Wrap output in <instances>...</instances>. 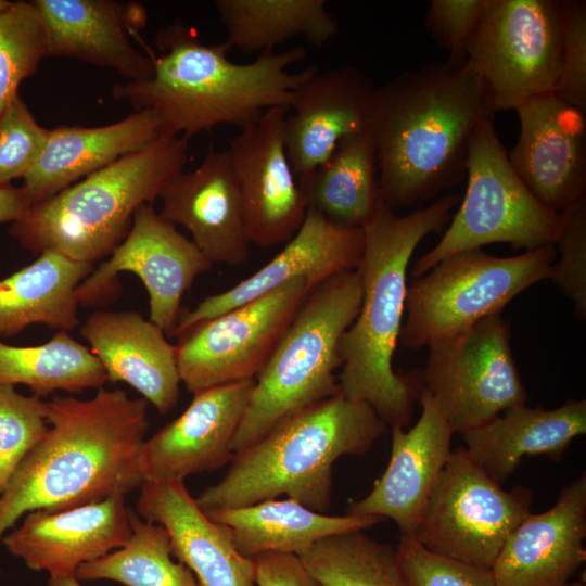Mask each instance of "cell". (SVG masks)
I'll list each match as a JSON object with an SVG mask.
<instances>
[{"mask_svg":"<svg viewBox=\"0 0 586 586\" xmlns=\"http://www.w3.org/2000/svg\"><path fill=\"white\" fill-rule=\"evenodd\" d=\"M156 46L161 53L152 58L151 76L115 82L112 95L136 111L152 112L162 135L186 139L219 124L243 128L269 107H289L293 91L318 71L315 65L289 71L306 55L300 46L264 50L251 63H234L226 41L203 44L180 22L160 30Z\"/></svg>","mask_w":586,"mask_h":586,"instance_id":"4","label":"cell"},{"mask_svg":"<svg viewBox=\"0 0 586 586\" xmlns=\"http://www.w3.org/2000/svg\"><path fill=\"white\" fill-rule=\"evenodd\" d=\"M555 246L498 257L473 249L450 255L407 286L398 344L419 349L501 315L527 288L548 279Z\"/></svg>","mask_w":586,"mask_h":586,"instance_id":"9","label":"cell"},{"mask_svg":"<svg viewBox=\"0 0 586 586\" xmlns=\"http://www.w3.org/2000/svg\"><path fill=\"white\" fill-rule=\"evenodd\" d=\"M44 31L46 56H63L109 67L127 80L153 72L151 55L131 41L146 23L143 5L113 0H34Z\"/></svg>","mask_w":586,"mask_h":586,"instance_id":"22","label":"cell"},{"mask_svg":"<svg viewBox=\"0 0 586 586\" xmlns=\"http://www.w3.org/2000/svg\"><path fill=\"white\" fill-rule=\"evenodd\" d=\"M127 543L76 570L80 582L112 581L125 586H201L194 574L175 561L167 531L131 510Z\"/></svg>","mask_w":586,"mask_h":586,"instance_id":"34","label":"cell"},{"mask_svg":"<svg viewBox=\"0 0 586 586\" xmlns=\"http://www.w3.org/2000/svg\"><path fill=\"white\" fill-rule=\"evenodd\" d=\"M46 56L40 16L31 1H14L0 16V115Z\"/></svg>","mask_w":586,"mask_h":586,"instance_id":"36","label":"cell"},{"mask_svg":"<svg viewBox=\"0 0 586 586\" xmlns=\"http://www.w3.org/2000/svg\"><path fill=\"white\" fill-rule=\"evenodd\" d=\"M532 502L530 489H504L464 447L456 448L410 538L438 556L491 569L509 534L531 512Z\"/></svg>","mask_w":586,"mask_h":586,"instance_id":"11","label":"cell"},{"mask_svg":"<svg viewBox=\"0 0 586 586\" xmlns=\"http://www.w3.org/2000/svg\"><path fill=\"white\" fill-rule=\"evenodd\" d=\"M212 265L191 239L165 220L153 204H144L135 213L128 234L110 258L77 286L76 300L86 307L106 304L119 292V273L132 272L148 291L149 320L171 336L184 292Z\"/></svg>","mask_w":586,"mask_h":586,"instance_id":"14","label":"cell"},{"mask_svg":"<svg viewBox=\"0 0 586 586\" xmlns=\"http://www.w3.org/2000/svg\"><path fill=\"white\" fill-rule=\"evenodd\" d=\"M49 129L40 126L17 93L0 115V184L24 178L43 151Z\"/></svg>","mask_w":586,"mask_h":586,"instance_id":"38","label":"cell"},{"mask_svg":"<svg viewBox=\"0 0 586 586\" xmlns=\"http://www.w3.org/2000/svg\"><path fill=\"white\" fill-rule=\"evenodd\" d=\"M110 382H124L165 415L178 403L176 347L164 331L133 310H97L80 328Z\"/></svg>","mask_w":586,"mask_h":586,"instance_id":"26","label":"cell"},{"mask_svg":"<svg viewBox=\"0 0 586 586\" xmlns=\"http://www.w3.org/2000/svg\"><path fill=\"white\" fill-rule=\"evenodd\" d=\"M93 265L47 251L26 267L0 280V339L34 323L69 331L78 323L75 291Z\"/></svg>","mask_w":586,"mask_h":586,"instance_id":"30","label":"cell"},{"mask_svg":"<svg viewBox=\"0 0 586 586\" xmlns=\"http://www.w3.org/2000/svg\"><path fill=\"white\" fill-rule=\"evenodd\" d=\"M421 379L458 434L524 405L527 398L510 346V324L501 315L429 346Z\"/></svg>","mask_w":586,"mask_h":586,"instance_id":"12","label":"cell"},{"mask_svg":"<svg viewBox=\"0 0 586 586\" xmlns=\"http://www.w3.org/2000/svg\"><path fill=\"white\" fill-rule=\"evenodd\" d=\"M563 586H586V583L584 581H570Z\"/></svg>","mask_w":586,"mask_h":586,"instance_id":"47","label":"cell"},{"mask_svg":"<svg viewBox=\"0 0 586 586\" xmlns=\"http://www.w3.org/2000/svg\"><path fill=\"white\" fill-rule=\"evenodd\" d=\"M559 259L548 279L566 295L578 319L586 318V199L560 213Z\"/></svg>","mask_w":586,"mask_h":586,"instance_id":"39","label":"cell"},{"mask_svg":"<svg viewBox=\"0 0 586 586\" xmlns=\"http://www.w3.org/2000/svg\"><path fill=\"white\" fill-rule=\"evenodd\" d=\"M215 7L226 42L244 53L270 50L296 36L321 47L339 31L324 0H217Z\"/></svg>","mask_w":586,"mask_h":586,"instance_id":"32","label":"cell"},{"mask_svg":"<svg viewBox=\"0 0 586 586\" xmlns=\"http://www.w3.org/2000/svg\"><path fill=\"white\" fill-rule=\"evenodd\" d=\"M107 375L98 358L67 331L35 346H13L0 339V384H23L34 395L100 388Z\"/></svg>","mask_w":586,"mask_h":586,"instance_id":"33","label":"cell"},{"mask_svg":"<svg viewBox=\"0 0 586 586\" xmlns=\"http://www.w3.org/2000/svg\"><path fill=\"white\" fill-rule=\"evenodd\" d=\"M561 26V61L553 93L586 112V2L557 0Z\"/></svg>","mask_w":586,"mask_h":586,"instance_id":"41","label":"cell"},{"mask_svg":"<svg viewBox=\"0 0 586 586\" xmlns=\"http://www.w3.org/2000/svg\"><path fill=\"white\" fill-rule=\"evenodd\" d=\"M586 433V400L570 399L546 410L525 404L461 434L473 461L501 485L524 456L545 455L559 461L577 436Z\"/></svg>","mask_w":586,"mask_h":586,"instance_id":"28","label":"cell"},{"mask_svg":"<svg viewBox=\"0 0 586 586\" xmlns=\"http://www.w3.org/2000/svg\"><path fill=\"white\" fill-rule=\"evenodd\" d=\"M204 513L227 526L238 551L250 559L266 552L301 555L324 537L383 521L375 515L320 513L289 497Z\"/></svg>","mask_w":586,"mask_h":586,"instance_id":"29","label":"cell"},{"mask_svg":"<svg viewBox=\"0 0 586 586\" xmlns=\"http://www.w3.org/2000/svg\"><path fill=\"white\" fill-rule=\"evenodd\" d=\"M254 383L250 379L194 394L179 417L145 440L140 456L144 482H184L231 461V444Z\"/></svg>","mask_w":586,"mask_h":586,"instance_id":"17","label":"cell"},{"mask_svg":"<svg viewBox=\"0 0 586 586\" xmlns=\"http://www.w3.org/2000/svg\"><path fill=\"white\" fill-rule=\"evenodd\" d=\"M485 114L484 87L466 62L426 64L375 88L370 126L382 200L408 207L458 184Z\"/></svg>","mask_w":586,"mask_h":586,"instance_id":"2","label":"cell"},{"mask_svg":"<svg viewBox=\"0 0 586 586\" xmlns=\"http://www.w3.org/2000/svg\"><path fill=\"white\" fill-rule=\"evenodd\" d=\"M361 295L357 270L336 273L309 291L255 377L231 444L233 454L291 416L340 393V343L359 313Z\"/></svg>","mask_w":586,"mask_h":586,"instance_id":"7","label":"cell"},{"mask_svg":"<svg viewBox=\"0 0 586 586\" xmlns=\"http://www.w3.org/2000/svg\"><path fill=\"white\" fill-rule=\"evenodd\" d=\"M130 517L124 495L63 511L35 510L8 531L1 544L29 570L75 574L81 564L127 543Z\"/></svg>","mask_w":586,"mask_h":586,"instance_id":"20","label":"cell"},{"mask_svg":"<svg viewBox=\"0 0 586 586\" xmlns=\"http://www.w3.org/2000/svg\"><path fill=\"white\" fill-rule=\"evenodd\" d=\"M297 182L307 207L336 226L362 229L381 198L371 126L343 138L322 165Z\"/></svg>","mask_w":586,"mask_h":586,"instance_id":"31","label":"cell"},{"mask_svg":"<svg viewBox=\"0 0 586 586\" xmlns=\"http://www.w3.org/2000/svg\"><path fill=\"white\" fill-rule=\"evenodd\" d=\"M515 111L520 131L508 160L526 188L557 214L586 199V112L553 92Z\"/></svg>","mask_w":586,"mask_h":586,"instance_id":"16","label":"cell"},{"mask_svg":"<svg viewBox=\"0 0 586 586\" xmlns=\"http://www.w3.org/2000/svg\"><path fill=\"white\" fill-rule=\"evenodd\" d=\"M467 189L441 240L413 264L418 278L442 259L491 243L514 250L555 246L560 214L544 206L518 177L500 142L492 114L483 115L470 139Z\"/></svg>","mask_w":586,"mask_h":586,"instance_id":"8","label":"cell"},{"mask_svg":"<svg viewBox=\"0 0 586 586\" xmlns=\"http://www.w3.org/2000/svg\"><path fill=\"white\" fill-rule=\"evenodd\" d=\"M561 44L557 0H488L466 56L488 111L515 110L553 92Z\"/></svg>","mask_w":586,"mask_h":586,"instance_id":"10","label":"cell"},{"mask_svg":"<svg viewBox=\"0 0 586 586\" xmlns=\"http://www.w3.org/2000/svg\"><path fill=\"white\" fill-rule=\"evenodd\" d=\"M288 112L286 106L267 109L241 128L226 150L240 191L250 243L262 249L290 241L308 208L285 149Z\"/></svg>","mask_w":586,"mask_h":586,"instance_id":"15","label":"cell"},{"mask_svg":"<svg viewBox=\"0 0 586 586\" xmlns=\"http://www.w3.org/2000/svg\"><path fill=\"white\" fill-rule=\"evenodd\" d=\"M187 162L188 139L161 135L143 149L31 204L11 222L10 234L35 254L52 251L93 265L126 238L137 209L153 204Z\"/></svg>","mask_w":586,"mask_h":586,"instance_id":"6","label":"cell"},{"mask_svg":"<svg viewBox=\"0 0 586 586\" xmlns=\"http://www.w3.org/2000/svg\"><path fill=\"white\" fill-rule=\"evenodd\" d=\"M586 474L556 504L528 513L509 534L491 571L497 586H563L586 560Z\"/></svg>","mask_w":586,"mask_h":586,"instance_id":"23","label":"cell"},{"mask_svg":"<svg viewBox=\"0 0 586 586\" xmlns=\"http://www.w3.org/2000/svg\"><path fill=\"white\" fill-rule=\"evenodd\" d=\"M252 560L256 586H323L298 555L266 552Z\"/></svg>","mask_w":586,"mask_h":586,"instance_id":"43","label":"cell"},{"mask_svg":"<svg viewBox=\"0 0 586 586\" xmlns=\"http://www.w3.org/2000/svg\"><path fill=\"white\" fill-rule=\"evenodd\" d=\"M488 0H432L426 25L450 63L466 62L470 42L480 25Z\"/></svg>","mask_w":586,"mask_h":586,"instance_id":"42","label":"cell"},{"mask_svg":"<svg viewBox=\"0 0 586 586\" xmlns=\"http://www.w3.org/2000/svg\"><path fill=\"white\" fill-rule=\"evenodd\" d=\"M386 423L367 403L341 393L282 421L233 454L224 477L195 498L203 512L250 506L284 494L326 513L332 467L344 455H365Z\"/></svg>","mask_w":586,"mask_h":586,"instance_id":"5","label":"cell"},{"mask_svg":"<svg viewBox=\"0 0 586 586\" xmlns=\"http://www.w3.org/2000/svg\"><path fill=\"white\" fill-rule=\"evenodd\" d=\"M296 279L177 335L180 382L193 395L250 379L263 369L309 291Z\"/></svg>","mask_w":586,"mask_h":586,"instance_id":"13","label":"cell"},{"mask_svg":"<svg viewBox=\"0 0 586 586\" xmlns=\"http://www.w3.org/2000/svg\"><path fill=\"white\" fill-rule=\"evenodd\" d=\"M362 531L330 535L298 556L323 586H409L395 548Z\"/></svg>","mask_w":586,"mask_h":586,"instance_id":"35","label":"cell"},{"mask_svg":"<svg viewBox=\"0 0 586 586\" xmlns=\"http://www.w3.org/2000/svg\"><path fill=\"white\" fill-rule=\"evenodd\" d=\"M375 88L357 67L318 71L292 94L284 142L294 174L322 165L340 141L370 125Z\"/></svg>","mask_w":586,"mask_h":586,"instance_id":"24","label":"cell"},{"mask_svg":"<svg viewBox=\"0 0 586 586\" xmlns=\"http://www.w3.org/2000/svg\"><path fill=\"white\" fill-rule=\"evenodd\" d=\"M49 430L48 404L0 384V495L25 457Z\"/></svg>","mask_w":586,"mask_h":586,"instance_id":"37","label":"cell"},{"mask_svg":"<svg viewBox=\"0 0 586 586\" xmlns=\"http://www.w3.org/2000/svg\"><path fill=\"white\" fill-rule=\"evenodd\" d=\"M137 513L167 531L174 558L201 586H256L253 560L238 551L227 526L201 510L183 481H145Z\"/></svg>","mask_w":586,"mask_h":586,"instance_id":"25","label":"cell"},{"mask_svg":"<svg viewBox=\"0 0 586 586\" xmlns=\"http://www.w3.org/2000/svg\"><path fill=\"white\" fill-rule=\"evenodd\" d=\"M160 215L183 227L212 264L240 266L250 240L238 183L227 151L211 145L193 170L173 177L158 196Z\"/></svg>","mask_w":586,"mask_h":586,"instance_id":"21","label":"cell"},{"mask_svg":"<svg viewBox=\"0 0 586 586\" xmlns=\"http://www.w3.org/2000/svg\"><path fill=\"white\" fill-rule=\"evenodd\" d=\"M30 205L23 187L0 184V224L17 220L27 212Z\"/></svg>","mask_w":586,"mask_h":586,"instance_id":"44","label":"cell"},{"mask_svg":"<svg viewBox=\"0 0 586 586\" xmlns=\"http://www.w3.org/2000/svg\"><path fill=\"white\" fill-rule=\"evenodd\" d=\"M47 404L46 436L0 495V544L31 511H63L126 496L144 483L140 468L149 429L144 398L100 387L88 399L56 395Z\"/></svg>","mask_w":586,"mask_h":586,"instance_id":"1","label":"cell"},{"mask_svg":"<svg viewBox=\"0 0 586 586\" xmlns=\"http://www.w3.org/2000/svg\"><path fill=\"white\" fill-rule=\"evenodd\" d=\"M362 251V229L336 226L308 207L298 231L272 259L234 286L180 313L171 336L296 279H306L316 286L336 273L356 270Z\"/></svg>","mask_w":586,"mask_h":586,"instance_id":"19","label":"cell"},{"mask_svg":"<svg viewBox=\"0 0 586 586\" xmlns=\"http://www.w3.org/2000/svg\"><path fill=\"white\" fill-rule=\"evenodd\" d=\"M47 586H82L75 574H52L49 575Z\"/></svg>","mask_w":586,"mask_h":586,"instance_id":"45","label":"cell"},{"mask_svg":"<svg viewBox=\"0 0 586 586\" xmlns=\"http://www.w3.org/2000/svg\"><path fill=\"white\" fill-rule=\"evenodd\" d=\"M460 200L457 193H449L398 216L380 198L373 217L362 228L364 251L356 269L361 304L341 339L337 382L342 395L370 405L390 428L410 424L423 387L420 371L397 373L393 368L405 311L408 265L418 244L450 221Z\"/></svg>","mask_w":586,"mask_h":586,"instance_id":"3","label":"cell"},{"mask_svg":"<svg viewBox=\"0 0 586 586\" xmlns=\"http://www.w3.org/2000/svg\"><path fill=\"white\" fill-rule=\"evenodd\" d=\"M150 111H135L105 126L62 125L49 129L48 139L23 189L35 204L47 200L118 158L143 149L161 136Z\"/></svg>","mask_w":586,"mask_h":586,"instance_id":"27","label":"cell"},{"mask_svg":"<svg viewBox=\"0 0 586 586\" xmlns=\"http://www.w3.org/2000/svg\"><path fill=\"white\" fill-rule=\"evenodd\" d=\"M418 400L421 415L411 429L391 426V456L384 473L367 496L347 507V514L393 520L400 537H413L451 453L455 434L425 388L422 387Z\"/></svg>","mask_w":586,"mask_h":586,"instance_id":"18","label":"cell"},{"mask_svg":"<svg viewBox=\"0 0 586 586\" xmlns=\"http://www.w3.org/2000/svg\"><path fill=\"white\" fill-rule=\"evenodd\" d=\"M409 586H497L491 569L433 553L410 537H399L395 548Z\"/></svg>","mask_w":586,"mask_h":586,"instance_id":"40","label":"cell"},{"mask_svg":"<svg viewBox=\"0 0 586 586\" xmlns=\"http://www.w3.org/2000/svg\"><path fill=\"white\" fill-rule=\"evenodd\" d=\"M13 2L14 1L0 0V16L12 7Z\"/></svg>","mask_w":586,"mask_h":586,"instance_id":"46","label":"cell"}]
</instances>
